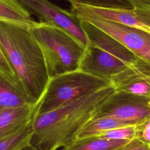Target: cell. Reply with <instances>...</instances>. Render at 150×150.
<instances>
[{
	"label": "cell",
	"mask_w": 150,
	"mask_h": 150,
	"mask_svg": "<svg viewBox=\"0 0 150 150\" xmlns=\"http://www.w3.org/2000/svg\"><path fill=\"white\" fill-rule=\"evenodd\" d=\"M134 125L115 118L103 117L91 118L79 132L77 138L99 135L107 131L121 127Z\"/></svg>",
	"instance_id": "obj_15"
},
{
	"label": "cell",
	"mask_w": 150,
	"mask_h": 150,
	"mask_svg": "<svg viewBox=\"0 0 150 150\" xmlns=\"http://www.w3.org/2000/svg\"><path fill=\"white\" fill-rule=\"evenodd\" d=\"M41 49L49 79L79 70L85 48L57 26L38 22L32 29Z\"/></svg>",
	"instance_id": "obj_4"
},
{
	"label": "cell",
	"mask_w": 150,
	"mask_h": 150,
	"mask_svg": "<svg viewBox=\"0 0 150 150\" xmlns=\"http://www.w3.org/2000/svg\"><path fill=\"white\" fill-rule=\"evenodd\" d=\"M0 21L16 23L30 29L38 23L19 0H0Z\"/></svg>",
	"instance_id": "obj_13"
},
{
	"label": "cell",
	"mask_w": 150,
	"mask_h": 150,
	"mask_svg": "<svg viewBox=\"0 0 150 150\" xmlns=\"http://www.w3.org/2000/svg\"><path fill=\"white\" fill-rule=\"evenodd\" d=\"M32 121L16 134L0 140V150H19L29 144L33 134Z\"/></svg>",
	"instance_id": "obj_16"
},
{
	"label": "cell",
	"mask_w": 150,
	"mask_h": 150,
	"mask_svg": "<svg viewBox=\"0 0 150 150\" xmlns=\"http://www.w3.org/2000/svg\"><path fill=\"white\" fill-rule=\"evenodd\" d=\"M70 3V11L76 16H95L150 33V9L103 6L75 1Z\"/></svg>",
	"instance_id": "obj_8"
},
{
	"label": "cell",
	"mask_w": 150,
	"mask_h": 150,
	"mask_svg": "<svg viewBox=\"0 0 150 150\" xmlns=\"http://www.w3.org/2000/svg\"><path fill=\"white\" fill-rule=\"evenodd\" d=\"M129 141L105 139L99 136L76 138L62 150H114Z\"/></svg>",
	"instance_id": "obj_14"
},
{
	"label": "cell",
	"mask_w": 150,
	"mask_h": 150,
	"mask_svg": "<svg viewBox=\"0 0 150 150\" xmlns=\"http://www.w3.org/2000/svg\"><path fill=\"white\" fill-rule=\"evenodd\" d=\"M129 4L132 8L150 9V0H116Z\"/></svg>",
	"instance_id": "obj_21"
},
{
	"label": "cell",
	"mask_w": 150,
	"mask_h": 150,
	"mask_svg": "<svg viewBox=\"0 0 150 150\" xmlns=\"http://www.w3.org/2000/svg\"><path fill=\"white\" fill-rule=\"evenodd\" d=\"M35 107L23 106L0 109V140L26 127L33 119Z\"/></svg>",
	"instance_id": "obj_11"
},
{
	"label": "cell",
	"mask_w": 150,
	"mask_h": 150,
	"mask_svg": "<svg viewBox=\"0 0 150 150\" xmlns=\"http://www.w3.org/2000/svg\"><path fill=\"white\" fill-rule=\"evenodd\" d=\"M79 22L86 35L88 43L79 70L112 83L141 60L101 30L88 23Z\"/></svg>",
	"instance_id": "obj_3"
},
{
	"label": "cell",
	"mask_w": 150,
	"mask_h": 150,
	"mask_svg": "<svg viewBox=\"0 0 150 150\" xmlns=\"http://www.w3.org/2000/svg\"><path fill=\"white\" fill-rule=\"evenodd\" d=\"M114 150H150V145L135 138Z\"/></svg>",
	"instance_id": "obj_19"
},
{
	"label": "cell",
	"mask_w": 150,
	"mask_h": 150,
	"mask_svg": "<svg viewBox=\"0 0 150 150\" xmlns=\"http://www.w3.org/2000/svg\"><path fill=\"white\" fill-rule=\"evenodd\" d=\"M111 84L79 70L54 76L50 79L35 107L34 116L59 108Z\"/></svg>",
	"instance_id": "obj_5"
},
{
	"label": "cell",
	"mask_w": 150,
	"mask_h": 150,
	"mask_svg": "<svg viewBox=\"0 0 150 150\" xmlns=\"http://www.w3.org/2000/svg\"><path fill=\"white\" fill-rule=\"evenodd\" d=\"M120 42L137 58L150 64V33L138 28L106 21L95 16H76Z\"/></svg>",
	"instance_id": "obj_7"
},
{
	"label": "cell",
	"mask_w": 150,
	"mask_h": 150,
	"mask_svg": "<svg viewBox=\"0 0 150 150\" xmlns=\"http://www.w3.org/2000/svg\"><path fill=\"white\" fill-rule=\"evenodd\" d=\"M29 11L44 22L60 28L72 36L82 46L86 48L88 40L80 22L70 11H68L48 0H19Z\"/></svg>",
	"instance_id": "obj_9"
},
{
	"label": "cell",
	"mask_w": 150,
	"mask_h": 150,
	"mask_svg": "<svg viewBox=\"0 0 150 150\" xmlns=\"http://www.w3.org/2000/svg\"><path fill=\"white\" fill-rule=\"evenodd\" d=\"M19 150H38V149H36L35 147H33L31 144H30L29 143L27 145H26L24 146H23Z\"/></svg>",
	"instance_id": "obj_23"
},
{
	"label": "cell",
	"mask_w": 150,
	"mask_h": 150,
	"mask_svg": "<svg viewBox=\"0 0 150 150\" xmlns=\"http://www.w3.org/2000/svg\"><path fill=\"white\" fill-rule=\"evenodd\" d=\"M0 72L15 78V74L0 47Z\"/></svg>",
	"instance_id": "obj_20"
},
{
	"label": "cell",
	"mask_w": 150,
	"mask_h": 150,
	"mask_svg": "<svg viewBox=\"0 0 150 150\" xmlns=\"http://www.w3.org/2000/svg\"><path fill=\"white\" fill-rule=\"evenodd\" d=\"M137 125H130L118 128L107 131L97 136L105 139L131 141L137 138Z\"/></svg>",
	"instance_id": "obj_17"
},
{
	"label": "cell",
	"mask_w": 150,
	"mask_h": 150,
	"mask_svg": "<svg viewBox=\"0 0 150 150\" xmlns=\"http://www.w3.org/2000/svg\"><path fill=\"white\" fill-rule=\"evenodd\" d=\"M137 138L150 145V117L137 125Z\"/></svg>",
	"instance_id": "obj_18"
},
{
	"label": "cell",
	"mask_w": 150,
	"mask_h": 150,
	"mask_svg": "<svg viewBox=\"0 0 150 150\" xmlns=\"http://www.w3.org/2000/svg\"><path fill=\"white\" fill-rule=\"evenodd\" d=\"M114 90L111 84L59 108L34 116L29 144L38 150H56L67 146Z\"/></svg>",
	"instance_id": "obj_1"
},
{
	"label": "cell",
	"mask_w": 150,
	"mask_h": 150,
	"mask_svg": "<svg viewBox=\"0 0 150 150\" xmlns=\"http://www.w3.org/2000/svg\"><path fill=\"white\" fill-rule=\"evenodd\" d=\"M115 90L150 98V64L142 60L112 81Z\"/></svg>",
	"instance_id": "obj_10"
},
{
	"label": "cell",
	"mask_w": 150,
	"mask_h": 150,
	"mask_svg": "<svg viewBox=\"0 0 150 150\" xmlns=\"http://www.w3.org/2000/svg\"><path fill=\"white\" fill-rule=\"evenodd\" d=\"M66 1H68L69 2L72 1H75L78 2L93 4V5H98V6H110L107 3L106 0H66Z\"/></svg>",
	"instance_id": "obj_22"
},
{
	"label": "cell",
	"mask_w": 150,
	"mask_h": 150,
	"mask_svg": "<svg viewBox=\"0 0 150 150\" xmlns=\"http://www.w3.org/2000/svg\"><path fill=\"white\" fill-rule=\"evenodd\" d=\"M35 105L15 78L0 72V109Z\"/></svg>",
	"instance_id": "obj_12"
},
{
	"label": "cell",
	"mask_w": 150,
	"mask_h": 150,
	"mask_svg": "<svg viewBox=\"0 0 150 150\" xmlns=\"http://www.w3.org/2000/svg\"><path fill=\"white\" fill-rule=\"evenodd\" d=\"M0 47L18 83L36 107L50 79L42 52L32 29L0 21Z\"/></svg>",
	"instance_id": "obj_2"
},
{
	"label": "cell",
	"mask_w": 150,
	"mask_h": 150,
	"mask_svg": "<svg viewBox=\"0 0 150 150\" xmlns=\"http://www.w3.org/2000/svg\"><path fill=\"white\" fill-rule=\"evenodd\" d=\"M103 117L139 125L150 117V98L115 90L97 107L91 118Z\"/></svg>",
	"instance_id": "obj_6"
}]
</instances>
